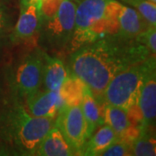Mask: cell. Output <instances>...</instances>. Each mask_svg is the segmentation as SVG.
<instances>
[{
  "label": "cell",
  "instance_id": "1",
  "mask_svg": "<svg viewBox=\"0 0 156 156\" xmlns=\"http://www.w3.org/2000/svg\"><path fill=\"white\" fill-rule=\"evenodd\" d=\"M148 55L154 56L135 38L107 35L73 50L69 73L80 78L95 96H101L115 76Z\"/></svg>",
  "mask_w": 156,
  "mask_h": 156
},
{
  "label": "cell",
  "instance_id": "9",
  "mask_svg": "<svg viewBox=\"0 0 156 156\" xmlns=\"http://www.w3.org/2000/svg\"><path fill=\"white\" fill-rule=\"evenodd\" d=\"M40 26L41 17L37 4L21 5L18 19L9 37L13 43L26 41L38 33Z\"/></svg>",
  "mask_w": 156,
  "mask_h": 156
},
{
  "label": "cell",
  "instance_id": "23",
  "mask_svg": "<svg viewBox=\"0 0 156 156\" xmlns=\"http://www.w3.org/2000/svg\"><path fill=\"white\" fill-rule=\"evenodd\" d=\"M101 155L104 156H124L132 155L130 142L125 139H117L109 146Z\"/></svg>",
  "mask_w": 156,
  "mask_h": 156
},
{
  "label": "cell",
  "instance_id": "22",
  "mask_svg": "<svg viewBox=\"0 0 156 156\" xmlns=\"http://www.w3.org/2000/svg\"><path fill=\"white\" fill-rule=\"evenodd\" d=\"M135 39L140 44L144 45L147 50L150 51L152 55L155 56L156 52V31L155 26L149 25L148 28L140 33Z\"/></svg>",
  "mask_w": 156,
  "mask_h": 156
},
{
  "label": "cell",
  "instance_id": "13",
  "mask_svg": "<svg viewBox=\"0 0 156 156\" xmlns=\"http://www.w3.org/2000/svg\"><path fill=\"white\" fill-rule=\"evenodd\" d=\"M103 123L115 131L117 137L125 140H134V136L130 132L133 128L128 113L122 108L106 104L102 109Z\"/></svg>",
  "mask_w": 156,
  "mask_h": 156
},
{
  "label": "cell",
  "instance_id": "21",
  "mask_svg": "<svg viewBox=\"0 0 156 156\" xmlns=\"http://www.w3.org/2000/svg\"><path fill=\"white\" fill-rule=\"evenodd\" d=\"M13 28L12 18L8 7L0 1V41L10 36Z\"/></svg>",
  "mask_w": 156,
  "mask_h": 156
},
{
  "label": "cell",
  "instance_id": "12",
  "mask_svg": "<svg viewBox=\"0 0 156 156\" xmlns=\"http://www.w3.org/2000/svg\"><path fill=\"white\" fill-rule=\"evenodd\" d=\"M35 155L72 156L76 153L55 125L40 143Z\"/></svg>",
  "mask_w": 156,
  "mask_h": 156
},
{
  "label": "cell",
  "instance_id": "7",
  "mask_svg": "<svg viewBox=\"0 0 156 156\" xmlns=\"http://www.w3.org/2000/svg\"><path fill=\"white\" fill-rule=\"evenodd\" d=\"M55 125L76 151V155H83L89 134L81 106L62 105L58 111Z\"/></svg>",
  "mask_w": 156,
  "mask_h": 156
},
{
  "label": "cell",
  "instance_id": "2",
  "mask_svg": "<svg viewBox=\"0 0 156 156\" xmlns=\"http://www.w3.org/2000/svg\"><path fill=\"white\" fill-rule=\"evenodd\" d=\"M55 122V118L34 116L23 105L14 104L0 116V136L17 154L35 155Z\"/></svg>",
  "mask_w": 156,
  "mask_h": 156
},
{
  "label": "cell",
  "instance_id": "26",
  "mask_svg": "<svg viewBox=\"0 0 156 156\" xmlns=\"http://www.w3.org/2000/svg\"><path fill=\"white\" fill-rule=\"evenodd\" d=\"M1 2H3V1H6V0H0Z\"/></svg>",
  "mask_w": 156,
  "mask_h": 156
},
{
  "label": "cell",
  "instance_id": "6",
  "mask_svg": "<svg viewBox=\"0 0 156 156\" xmlns=\"http://www.w3.org/2000/svg\"><path fill=\"white\" fill-rule=\"evenodd\" d=\"M44 52L36 50L23 58L11 80V89L17 97L26 101L41 89Z\"/></svg>",
  "mask_w": 156,
  "mask_h": 156
},
{
  "label": "cell",
  "instance_id": "18",
  "mask_svg": "<svg viewBox=\"0 0 156 156\" xmlns=\"http://www.w3.org/2000/svg\"><path fill=\"white\" fill-rule=\"evenodd\" d=\"M132 155L152 156L155 155V139L153 134L140 130V134L130 142Z\"/></svg>",
  "mask_w": 156,
  "mask_h": 156
},
{
  "label": "cell",
  "instance_id": "3",
  "mask_svg": "<svg viewBox=\"0 0 156 156\" xmlns=\"http://www.w3.org/2000/svg\"><path fill=\"white\" fill-rule=\"evenodd\" d=\"M118 0H81L76 7L73 50L107 35H117Z\"/></svg>",
  "mask_w": 156,
  "mask_h": 156
},
{
  "label": "cell",
  "instance_id": "16",
  "mask_svg": "<svg viewBox=\"0 0 156 156\" xmlns=\"http://www.w3.org/2000/svg\"><path fill=\"white\" fill-rule=\"evenodd\" d=\"M84 118L88 124L89 136L95 132V130L103 123L102 108L92 92L87 89L84 93L82 102L80 104Z\"/></svg>",
  "mask_w": 156,
  "mask_h": 156
},
{
  "label": "cell",
  "instance_id": "17",
  "mask_svg": "<svg viewBox=\"0 0 156 156\" xmlns=\"http://www.w3.org/2000/svg\"><path fill=\"white\" fill-rule=\"evenodd\" d=\"M87 89L88 87L80 78L72 74L69 75L58 90L62 105H80Z\"/></svg>",
  "mask_w": 156,
  "mask_h": 156
},
{
  "label": "cell",
  "instance_id": "14",
  "mask_svg": "<svg viewBox=\"0 0 156 156\" xmlns=\"http://www.w3.org/2000/svg\"><path fill=\"white\" fill-rule=\"evenodd\" d=\"M44 63L42 85L46 90L58 91L69 75L67 67L61 59L50 56L44 52Z\"/></svg>",
  "mask_w": 156,
  "mask_h": 156
},
{
  "label": "cell",
  "instance_id": "11",
  "mask_svg": "<svg viewBox=\"0 0 156 156\" xmlns=\"http://www.w3.org/2000/svg\"><path fill=\"white\" fill-rule=\"evenodd\" d=\"M25 101L29 113L37 117L55 118L62 106L59 92L46 89L38 90Z\"/></svg>",
  "mask_w": 156,
  "mask_h": 156
},
{
  "label": "cell",
  "instance_id": "15",
  "mask_svg": "<svg viewBox=\"0 0 156 156\" xmlns=\"http://www.w3.org/2000/svg\"><path fill=\"white\" fill-rule=\"evenodd\" d=\"M117 139L118 137L115 131L106 124H102L89 136L84 146L83 155H101Z\"/></svg>",
  "mask_w": 156,
  "mask_h": 156
},
{
  "label": "cell",
  "instance_id": "4",
  "mask_svg": "<svg viewBox=\"0 0 156 156\" xmlns=\"http://www.w3.org/2000/svg\"><path fill=\"white\" fill-rule=\"evenodd\" d=\"M146 60L131 65L112 78L101 94L106 104L122 108L128 114L137 108Z\"/></svg>",
  "mask_w": 156,
  "mask_h": 156
},
{
  "label": "cell",
  "instance_id": "20",
  "mask_svg": "<svg viewBox=\"0 0 156 156\" xmlns=\"http://www.w3.org/2000/svg\"><path fill=\"white\" fill-rule=\"evenodd\" d=\"M63 0H37V8L41 17V23L56 14Z\"/></svg>",
  "mask_w": 156,
  "mask_h": 156
},
{
  "label": "cell",
  "instance_id": "24",
  "mask_svg": "<svg viewBox=\"0 0 156 156\" xmlns=\"http://www.w3.org/2000/svg\"><path fill=\"white\" fill-rule=\"evenodd\" d=\"M37 0H20V6L21 5H27L30 4H36Z\"/></svg>",
  "mask_w": 156,
  "mask_h": 156
},
{
  "label": "cell",
  "instance_id": "19",
  "mask_svg": "<svg viewBox=\"0 0 156 156\" xmlns=\"http://www.w3.org/2000/svg\"><path fill=\"white\" fill-rule=\"evenodd\" d=\"M135 9L150 25L156 24V5L147 0H118Z\"/></svg>",
  "mask_w": 156,
  "mask_h": 156
},
{
  "label": "cell",
  "instance_id": "25",
  "mask_svg": "<svg viewBox=\"0 0 156 156\" xmlns=\"http://www.w3.org/2000/svg\"><path fill=\"white\" fill-rule=\"evenodd\" d=\"M147 1H149V2H151V3L156 4V0H147Z\"/></svg>",
  "mask_w": 156,
  "mask_h": 156
},
{
  "label": "cell",
  "instance_id": "10",
  "mask_svg": "<svg viewBox=\"0 0 156 156\" xmlns=\"http://www.w3.org/2000/svg\"><path fill=\"white\" fill-rule=\"evenodd\" d=\"M117 36L127 40L134 39L148 24L135 9L118 1L116 9ZM150 25V24H149Z\"/></svg>",
  "mask_w": 156,
  "mask_h": 156
},
{
  "label": "cell",
  "instance_id": "8",
  "mask_svg": "<svg viewBox=\"0 0 156 156\" xmlns=\"http://www.w3.org/2000/svg\"><path fill=\"white\" fill-rule=\"evenodd\" d=\"M155 56L146 60V68L140 89L137 108L144 125L151 124L156 115Z\"/></svg>",
  "mask_w": 156,
  "mask_h": 156
},
{
  "label": "cell",
  "instance_id": "5",
  "mask_svg": "<svg viewBox=\"0 0 156 156\" xmlns=\"http://www.w3.org/2000/svg\"><path fill=\"white\" fill-rule=\"evenodd\" d=\"M76 5L63 0L53 17L41 23L40 42L53 50H62L69 44L75 30Z\"/></svg>",
  "mask_w": 156,
  "mask_h": 156
}]
</instances>
